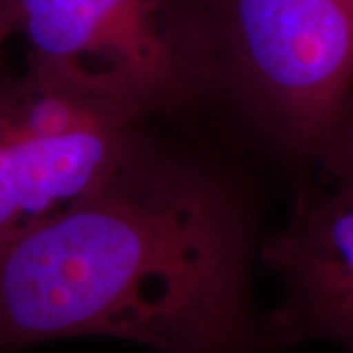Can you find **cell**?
I'll return each instance as SVG.
<instances>
[{
  "instance_id": "obj_3",
  "label": "cell",
  "mask_w": 353,
  "mask_h": 353,
  "mask_svg": "<svg viewBox=\"0 0 353 353\" xmlns=\"http://www.w3.org/2000/svg\"><path fill=\"white\" fill-rule=\"evenodd\" d=\"M139 118L53 67L0 77V248L99 192L139 150Z\"/></svg>"
},
{
  "instance_id": "obj_4",
  "label": "cell",
  "mask_w": 353,
  "mask_h": 353,
  "mask_svg": "<svg viewBox=\"0 0 353 353\" xmlns=\"http://www.w3.org/2000/svg\"><path fill=\"white\" fill-rule=\"evenodd\" d=\"M6 2L30 63L63 71L139 116L212 77L173 0Z\"/></svg>"
},
{
  "instance_id": "obj_1",
  "label": "cell",
  "mask_w": 353,
  "mask_h": 353,
  "mask_svg": "<svg viewBox=\"0 0 353 353\" xmlns=\"http://www.w3.org/2000/svg\"><path fill=\"white\" fill-rule=\"evenodd\" d=\"M248 243L222 181L139 148L90 199L0 248V353L73 336L261 353Z\"/></svg>"
},
{
  "instance_id": "obj_2",
  "label": "cell",
  "mask_w": 353,
  "mask_h": 353,
  "mask_svg": "<svg viewBox=\"0 0 353 353\" xmlns=\"http://www.w3.org/2000/svg\"><path fill=\"white\" fill-rule=\"evenodd\" d=\"M210 75L322 165L353 102V0H173Z\"/></svg>"
},
{
  "instance_id": "obj_5",
  "label": "cell",
  "mask_w": 353,
  "mask_h": 353,
  "mask_svg": "<svg viewBox=\"0 0 353 353\" xmlns=\"http://www.w3.org/2000/svg\"><path fill=\"white\" fill-rule=\"evenodd\" d=\"M263 257L285 287L269 324L273 341L328 340L353 353V167L301 189Z\"/></svg>"
},
{
  "instance_id": "obj_6",
  "label": "cell",
  "mask_w": 353,
  "mask_h": 353,
  "mask_svg": "<svg viewBox=\"0 0 353 353\" xmlns=\"http://www.w3.org/2000/svg\"><path fill=\"white\" fill-rule=\"evenodd\" d=\"M345 167H353V102L343 124H341L338 138L326 155V159L320 165L322 175L336 173V171H341Z\"/></svg>"
},
{
  "instance_id": "obj_7",
  "label": "cell",
  "mask_w": 353,
  "mask_h": 353,
  "mask_svg": "<svg viewBox=\"0 0 353 353\" xmlns=\"http://www.w3.org/2000/svg\"><path fill=\"white\" fill-rule=\"evenodd\" d=\"M12 34H14V22H12V16H10L8 2H6V0H0V51H2L4 41L10 38Z\"/></svg>"
}]
</instances>
